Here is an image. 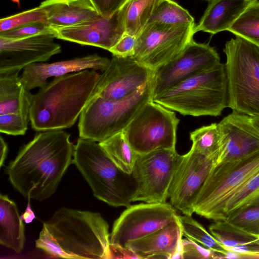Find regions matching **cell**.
<instances>
[{
	"mask_svg": "<svg viewBox=\"0 0 259 259\" xmlns=\"http://www.w3.org/2000/svg\"><path fill=\"white\" fill-rule=\"evenodd\" d=\"M111 258H139V256L130 248L110 244Z\"/></svg>",
	"mask_w": 259,
	"mask_h": 259,
	"instance_id": "ab89813d",
	"label": "cell"
},
{
	"mask_svg": "<svg viewBox=\"0 0 259 259\" xmlns=\"http://www.w3.org/2000/svg\"><path fill=\"white\" fill-rule=\"evenodd\" d=\"M250 117L252 124L259 133V116Z\"/></svg>",
	"mask_w": 259,
	"mask_h": 259,
	"instance_id": "ee69618b",
	"label": "cell"
},
{
	"mask_svg": "<svg viewBox=\"0 0 259 259\" xmlns=\"http://www.w3.org/2000/svg\"><path fill=\"white\" fill-rule=\"evenodd\" d=\"M91 1L101 15L109 18L120 10L127 0Z\"/></svg>",
	"mask_w": 259,
	"mask_h": 259,
	"instance_id": "f35d334b",
	"label": "cell"
},
{
	"mask_svg": "<svg viewBox=\"0 0 259 259\" xmlns=\"http://www.w3.org/2000/svg\"><path fill=\"white\" fill-rule=\"evenodd\" d=\"M154 73L133 56L112 55L108 68L100 75L92 98L118 100L127 98L150 81Z\"/></svg>",
	"mask_w": 259,
	"mask_h": 259,
	"instance_id": "9a60e30c",
	"label": "cell"
},
{
	"mask_svg": "<svg viewBox=\"0 0 259 259\" xmlns=\"http://www.w3.org/2000/svg\"><path fill=\"white\" fill-rule=\"evenodd\" d=\"M110 59L95 54L51 63H36L23 69L21 79L28 91L41 88L52 77H58L86 69L105 71Z\"/></svg>",
	"mask_w": 259,
	"mask_h": 259,
	"instance_id": "d6986e66",
	"label": "cell"
},
{
	"mask_svg": "<svg viewBox=\"0 0 259 259\" xmlns=\"http://www.w3.org/2000/svg\"><path fill=\"white\" fill-rule=\"evenodd\" d=\"M226 221L246 231L259 236V206L248 208Z\"/></svg>",
	"mask_w": 259,
	"mask_h": 259,
	"instance_id": "d590c367",
	"label": "cell"
},
{
	"mask_svg": "<svg viewBox=\"0 0 259 259\" xmlns=\"http://www.w3.org/2000/svg\"><path fill=\"white\" fill-rule=\"evenodd\" d=\"M211 234L224 246L252 245L259 236L246 231L226 220L214 221L209 227Z\"/></svg>",
	"mask_w": 259,
	"mask_h": 259,
	"instance_id": "83f0119b",
	"label": "cell"
},
{
	"mask_svg": "<svg viewBox=\"0 0 259 259\" xmlns=\"http://www.w3.org/2000/svg\"><path fill=\"white\" fill-rule=\"evenodd\" d=\"M29 120V116L23 114L0 115V132L13 136L24 135Z\"/></svg>",
	"mask_w": 259,
	"mask_h": 259,
	"instance_id": "e575fe53",
	"label": "cell"
},
{
	"mask_svg": "<svg viewBox=\"0 0 259 259\" xmlns=\"http://www.w3.org/2000/svg\"><path fill=\"white\" fill-rule=\"evenodd\" d=\"M53 28L56 38L110 51L126 32L125 8L123 5L109 18L100 14L79 25Z\"/></svg>",
	"mask_w": 259,
	"mask_h": 259,
	"instance_id": "e0dca14e",
	"label": "cell"
},
{
	"mask_svg": "<svg viewBox=\"0 0 259 259\" xmlns=\"http://www.w3.org/2000/svg\"><path fill=\"white\" fill-rule=\"evenodd\" d=\"M182 258L210 259L223 258V255L213 250L202 247L189 239L182 240Z\"/></svg>",
	"mask_w": 259,
	"mask_h": 259,
	"instance_id": "8d00e7d4",
	"label": "cell"
},
{
	"mask_svg": "<svg viewBox=\"0 0 259 259\" xmlns=\"http://www.w3.org/2000/svg\"><path fill=\"white\" fill-rule=\"evenodd\" d=\"M228 31L259 46V1L252 0Z\"/></svg>",
	"mask_w": 259,
	"mask_h": 259,
	"instance_id": "f546056e",
	"label": "cell"
},
{
	"mask_svg": "<svg viewBox=\"0 0 259 259\" xmlns=\"http://www.w3.org/2000/svg\"><path fill=\"white\" fill-rule=\"evenodd\" d=\"M206 1H208L210 2V1H212V0H206Z\"/></svg>",
	"mask_w": 259,
	"mask_h": 259,
	"instance_id": "bcb514c9",
	"label": "cell"
},
{
	"mask_svg": "<svg viewBox=\"0 0 259 259\" xmlns=\"http://www.w3.org/2000/svg\"><path fill=\"white\" fill-rule=\"evenodd\" d=\"M228 107L249 116H259V46L239 36L227 41Z\"/></svg>",
	"mask_w": 259,
	"mask_h": 259,
	"instance_id": "8992f818",
	"label": "cell"
},
{
	"mask_svg": "<svg viewBox=\"0 0 259 259\" xmlns=\"http://www.w3.org/2000/svg\"><path fill=\"white\" fill-rule=\"evenodd\" d=\"M110 235L100 213L62 207L43 223L35 246L57 257L110 259Z\"/></svg>",
	"mask_w": 259,
	"mask_h": 259,
	"instance_id": "7a4b0ae2",
	"label": "cell"
},
{
	"mask_svg": "<svg viewBox=\"0 0 259 259\" xmlns=\"http://www.w3.org/2000/svg\"><path fill=\"white\" fill-rule=\"evenodd\" d=\"M252 0H212L210 2L195 32L202 31L214 34L228 30Z\"/></svg>",
	"mask_w": 259,
	"mask_h": 259,
	"instance_id": "7402d4cb",
	"label": "cell"
},
{
	"mask_svg": "<svg viewBox=\"0 0 259 259\" xmlns=\"http://www.w3.org/2000/svg\"><path fill=\"white\" fill-rule=\"evenodd\" d=\"M152 100V79L121 100L92 98L79 118V137L99 143L122 132L144 105Z\"/></svg>",
	"mask_w": 259,
	"mask_h": 259,
	"instance_id": "52a82bcc",
	"label": "cell"
},
{
	"mask_svg": "<svg viewBox=\"0 0 259 259\" xmlns=\"http://www.w3.org/2000/svg\"><path fill=\"white\" fill-rule=\"evenodd\" d=\"M39 22H48L46 13L40 6L2 18L0 20V32Z\"/></svg>",
	"mask_w": 259,
	"mask_h": 259,
	"instance_id": "d6a6232c",
	"label": "cell"
},
{
	"mask_svg": "<svg viewBox=\"0 0 259 259\" xmlns=\"http://www.w3.org/2000/svg\"><path fill=\"white\" fill-rule=\"evenodd\" d=\"M213 164V160L193 150L180 155L168 193L170 204L192 215L193 204Z\"/></svg>",
	"mask_w": 259,
	"mask_h": 259,
	"instance_id": "5bb4252c",
	"label": "cell"
},
{
	"mask_svg": "<svg viewBox=\"0 0 259 259\" xmlns=\"http://www.w3.org/2000/svg\"><path fill=\"white\" fill-rule=\"evenodd\" d=\"M25 228L16 203L7 195H0V244L17 253L24 246Z\"/></svg>",
	"mask_w": 259,
	"mask_h": 259,
	"instance_id": "cb8c5ba5",
	"label": "cell"
},
{
	"mask_svg": "<svg viewBox=\"0 0 259 259\" xmlns=\"http://www.w3.org/2000/svg\"><path fill=\"white\" fill-rule=\"evenodd\" d=\"M136 37L125 33L109 52L113 55L120 57L133 56L134 53Z\"/></svg>",
	"mask_w": 259,
	"mask_h": 259,
	"instance_id": "74e56055",
	"label": "cell"
},
{
	"mask_svg": "<svg viewBox=\"0 0 259 259\" xmlns=\"http://www.w3.org/2000/svg\"><path fill=\"white\" fill-rule=\"evenodd\" d=\"M12 1L14 3H17L18 5H20V0H12Z\"/></svg>",
	"mask_w": 259,
	"mask_h": 259,
	"instance_id": "f6af8a7d",
	"label": "cell"
},
{
	"mask_svg": "<svg viewBox=\"0 0 259 259\" xmlns=\"http://www.w3.org/2000/svg\"><path fill=\"white\" fill-rule=\"evenodd\" d=\"M0 150H1V160H0V165L2 167L3 165V164L5 162V160L6 158L8 148V145L4 139L1 137H0Z\"/></svg>",
	"mask_w": 259,
	"mask_h": 259,
	"instance_id": "b9f144b4",
	"label": "cell"
},
{
	"mask_svg": "<svg viewBox=\"0 0 259 259\" xmlns=\"http://www.w3.org/2000/svg\"><path fill=\"white\" fill-rule=\"evenodd\" d=\"M73 163L97 199L114 207H128L137 190L132 174L119 168L99 143L79 138Z\"/></svg>",
	"mask_w": 259,
	"mask_h": 259,
	"instance_id": "277c9868",
	"label": "cell"
},
{
	"mask_svg": "<svg viewBox=\"0 0 259 259\" xmlns=\"http://www.w3.org/2000/svg\"><path fill=\"white\" fill-rule=\"evenodd\" d=\"M259 235V234H258Z\"/></svg>",
	"mask_w": 259,
	"mask_h": 259,
	"instance_id": "7dc6e473",
	"label": "cell"
},
{
	"mask_svg": "<svg viewBox=\"0 0 259 259\" xmlns=\"http://www.w3.org/2000/svg\"><path fill=\"white\" fill-rule=\"evenodd\" d=\"M100 74L95 70L55 77L33 95L32 128L42 132L73 125L91 99Z\"/></svg>",
	"mask_w": 259,
	"mask_h": 259,
	"instance_id": "3957f363",
	"label": "cell"
},
{
	"mask_svg": "<svg viewBox=\"0 0 259 259\" xmlns=\"http://www.w3.org/2000/svg\"><path fill=\"white\" fill-rule=\"evenodd\" d=\"M221 136L220 153L213 165L259 149V133L251 117L233 111L218 123Z\"/></svg>",
	"mask_w": 259,
	"mask_h": 259,
	"instance_id": "ac0fdd59",
	"label": "cell"
},
{
	"mask_svg": "<svg viewBox=\"0 0 259 259\" xmlns=\"http://www.w3.org/2000/svg\"><path fill=\"white\" fill-rule=\"evenodd\" d=\"M182 233L179 220L141 238L127 242L139 259L182 258Z\"/></svg>",
	"mask_w": 259,
	"mask_h": 259,
	"instance_id": "ffe728a7",
	"label": "cell"
},
{
	"mask_svg": "<svg viewBox=\"0 0 259 259\" xmlns=\"http://www.w3.org/2000/svg\"><path fill=\"white\" fill-rule=\"evenodd\" d=\"M169 25L194 24L188 11L172 0H163L155 10L149 22Z\"/></svg>",
	"mask_w": 259,
	"mask_h": 259,
	"instance_id": "1f68e13d",
	"label": "cell"
},
{
	"mask_svg": "<svg viewBox=\"0 0 259 259\" xmlns=\"http://www.w3.org/2000/svg\"><path fill=\"white\" fill-rule=\"evenodd\" d=\"M220 63L219 55L214 48L192 39L178 56L154 70L153 97Z\"/></svg>",
	"mask_w": 259,
	"mask_h": 259,
	"instance_id": "4fadbf2b",
	"label": "cell"
},
{
	"mask_svg": "<svg viewBox=\"0 0 259 259\" xmlns=\"http://www.w3.org/2000/svg\"><path fill=\"white\" fill-rule=\"evenodd\" d=\"M190 137L192 142L191 149L212 159L214 163L221 147V136L218 123L198 128L191 132Z\"/></svg>",
	"mask_w": 259,
	"mask_h": 259,
	"instance_id": "f1b7e54d",
	"label": "cell"
},
{
	"mask_svg": "<svg viewBox=\"0 0 259 259\" xmlns=\"http://www.w3.org/2000/svg\"><path fill=\"white\" fill-rule=\"evenodd\" d=\"M194 24L149 22L136 37L133 57L155 70L178 56L193 39Z\"/></svg>",
	"mask_w": 259,
	"mask_h": 259,
	"instance_id": "30bf717a",
	"label": "cell"
},
{
	"mask_svg": "<svg viewBox=\"0 0 259 259\" xmlns=\"http://www.w3.org/2000/svg\"><path fill=\"white\" fill-rule=\"evenodd\" d=\"M240 254L241 258H259V238L253 244L251 245L250 251Z\"/></svg>",
	"mask_w": 259,
	"mask_h": 259,
	"instance_id": "60d3db41",
	"label": "cell"
},
{
	"mask_svg": "<svg viewBox=\"0 0 259 259\" xmlns=\"http://www.w3.org/2000/svg\"><path fill=\"white\" fill-rule=\"evenodd\" d=\"M153 101L184 115H220L228 103L225 64L220 62L180 82Z\"/></svg>",
	"mask_w": 259,
	"mask_h": 259,
	"instance_id": "5b68a950",
	"label": "cell"
},
{
	"mask_svg": "<svg viewBox=\"0 0 259 259\" xmlns=\"http://www.w3.org/2000/svg\"><path fill=\"white\" fill-rule=\"evenodd\" d=\"M176 150L138 154L132 175L137 183L133 202L165 203L178 160Z\"/></svg>",
	"mask_w": 259,
	"mask_h": 259,
	"instance_id": "8fae6325",
	"label": "cell"
},
{
	"mask_svg": "<svg viewBox=\"0 0 259 259\" xmlns=\"http://www.w3.org/2000/svg\"><path fill=\"white\" fill-rule=\"evenodd\" d=\"M33 95L26 89L19 72L0 75V115L29 116Z\"/></svg>",
	"mask_w": 259,
	"mask_h": 259,
	"instance_id": "603a6c76",
	"label": "cell"
},
{
	"mask_svg": "<svg viewBox=\"0 0 259 259\" xmlns=\"http://www.w3.org/2000/svg\"><path fill=\"white\" fill-rule=\"evenodd\" d=\"M179 121L175 112L152 100L144 105L122 132L138 154L175 150Z\"/></svg>",
	"mask_w": 259,
	"mask_h": 259,
	"instance_id": "9c48e42d",
	"label": "cell"
},
{
	"mask_svg": "<svg viewBox=\"0 0 259 259\" xmlns=\"http://www.w3.org/2000/svg\"><path fill=\"white\" fill-rule=\"evenodd\" d=\"M259 206V172L229 196L213 212L210 220H229L244 210Z\"/></svg>",
	"mask_w": 259,
	"mask_h": 259,
	"instance_id": "d4e9b609",
	"label": "cell"
},
{
	"mask_svg": "<svg viewBox=\"0 0 259 259\" xmlns=\"http://www.w3.org/2000/svg\"><path fill=\"white\" fill-rule=\"evenodd\" d=\"M176 209L169 203H145L130 205L114 221L110 242L125 244L177 220Z\"/></svg>",
	"mask_w": 259,
	"mask_h": 259,
	"instance_id": "7c38bea8",
	"label": "cell"
},
{
	"mask_svg": "<svg viewBox=\"0 0 259 259\" xmlns=\"http://www.w3.org/2000/svg\"><path fill=\"white\" fill-rule=\"evenodd\" d=\"M99 143L119 168L126 174H132L138 154L127 141L122 132Z\"/></svg>",
	"mask_w": 259,
	"mask_h": 259,
	"instance_id": "4316f807",
	"label": "cell"
},
{
	"mask_svg": "<svg viewBox=\"0 0 259 259\" xmlns=\"http://www.w3.org/2000/svg\"><path fill=\"white\" fill-rule=\"evenodd\" d=\"M163 0H127L125 8L126 32L137 37Z\"/></svg>",
	"mask_w": 259,
	"mask_h": 259,
	"instance_id": "484cf974",
	"label": "cell"
},
{
	"mask_svg": "<svg viewBox=\"0 0 259 259\" xmlns=\"http://www.w3.org/2000/svg\"><path fill=\"white\" fill-rule=\"evenodd\" d=\"M39 6L53 28L79 25L100 15L91 0H46Z\"/></svg>",
	"mask_w": 259,
	"mask_h": 259,
	"instance_id": "44dd1931",
	"label": "cell"
},
{
	"mask_svg": "<svg viewBox=\"0 0 259 259\" xmlns=\"http://www.w3.org/2000/svg\"><path fill=\"white\" fill-rule=\"evenodd\" d=\"M54 34L10 39L0 36V75L19 72L26 66L44 62L59 54L61 48Z\"/></svg>",
	"mask_w": 259,
	"mask_h": 259,
	"instance_id": "2e32d148",
	"label": "cell"
},
{
	"mask_svg": "<svg viewBox=\"0 0 259 259\" xmlns=\"http://www.w3.org/2000/svg\"><path fill=\"white\" fill-rule=\"evenodd\" d=\"M43 34L55 35L54 29L48 22L33 23L0 32L1 37L10 39H19Z\"/></svg>",
	"mask_w": 259,
	"mask_h": 259,
	"instance_id": "836d02e7",
	"label": "cell"
},
{
	"mask_svg": "<svg viewBox=\"0 0 259 259\" xmlns=\"http://www.w3.org/2000/svg\"><path fill=\"white\" fill-rule=\"evenodd\" d=\"M178 220L183 236L221 254L223 258V256L227 250L201 224L194 220L192 215H178Z\"/></svg>",
	"mask_w": 259,
	"mask_h": 259,
	"instance_id": "4dcf8cb0",
	"label": "cell"
},
{
	"mask_svg": "<svg viewBox=\"0 0 259 259\" xmlns=\"http://www.w3.org/2000/svg\"><path fill=\"white\" fill-rule=\"evenodd\" d=\"M74 151L70 135L62 130L40 132L7 167L9 180L29 201L47 199L73 163Z\"/></svg>",
	"mask_w": 259,
	"mask_h": 259,
	"instance_id": "6da1fadb",
	"label": "cell"
},
{
	"mask_svg": "<svg viewBox=\"0 0 259 259\" xmlns=\"http://www.w3.org/2000/svg\"><path fill=\"white\" fill-rule=\"evenodd\" d=\"M21 217L23 220H24L26 223H31L35 218L34 212L30 208L29 203H28L25 211Z\"/></svg>",
	"mask_w": 259,
	"mask_h": 259,
	"instance_id": "7bdbcfd3",
	"label": "cell"
},
{
	"mask_svg": "<svg viewBox=\"0 0 259 259\" xmlns=\"http://www.w3.org/2000/svg\"><path fill=\"white\" fill-rule=\"evenodd\" d=\"M259 172V149L213 165L193 204L194 212L210 219L232 194Z\"/></svg>",
	"mask_w": 259,
	"mask_h": 259,
	"instance_id": "ba28073f",
	"label": "cell"
}]
</instances>
